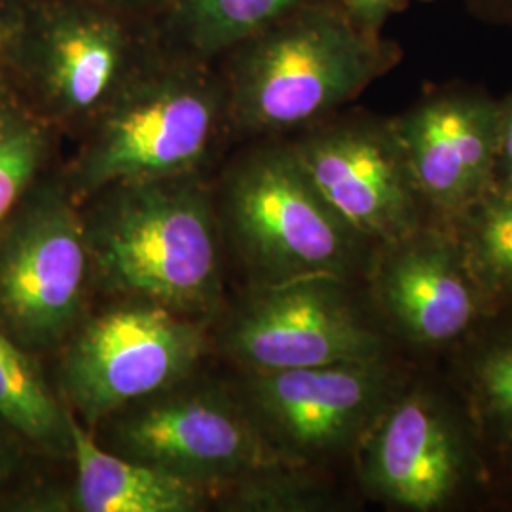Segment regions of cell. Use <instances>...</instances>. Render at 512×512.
Returning <instances> with one entry per match:
<instances>
[{
  "instance_id": "6da1fadb",
  "label": "cell",
  "mask_w": 512,
  "mask_h": 512,
  "mask_svg": "<svg viewBox=\"0 0 512 512\" xmlns=\"http://www.w3.org/2000/svg\"><path fill=\"white\" fill-rule=\"evenodd\" d=\"M84 203L92 277L105 289L186 317L219 310L220 217L200 173L112 184Z\"/></svg>"
},
{
  "instance_id": "7a4b0ae2",
  "label": "cell",
  "mask_w": 512,
  "mask_h": 512,
  "mask_svg": "<svg viewBox=\"0 0 512 512\" xmlns=\"http://www.w3.org/2000/svg\"><path fill=\"white\" fill-rule=\"evenodd\" d=\"M403 59L332 0H311L236 48L224 84L230 124L277 139L340 112Z\"/></svg>"
},
{
  "instance_id": "3957f363",
  "label": "cell",
  "mask_w": 512,
  "mask_h": 512,
  "mask_svg": "<svg viewBox=\"0 0 512 512\" xmlns=\"http://www.w3.org/2000/svg\"><path fill=\"white\" fill-rule=\"evenodd\" d=\"M359 492L395 512L492 505V452L444 370L418 363L359 444Z\"/></svg>"
},
{
  "instance_id": "277c9868",
  "label": "cell",
  "mask_w": 512,
  "mask_h": 512,
  "mask_svg": "<svg viewBox=\"0 0 512 512\" xmlns=\"http://www.w3.org/2000/svg\"><path fill=\"white\" fill-rule=\"evenodd\" d=\"M226 122V88L203 67L145 65L86 128L65 186L82 205L112 184L200 173Z\"/></svg>"
},
{
  "instance_id": "5b68a950",
  "label": "cell",
  "mask_w": 512,
  "mask_h": 512,
  "mask_svg": "<svg viewBox=\"0 0 512 512\" xmlns=\"http://www.w3.org/2000/svg\"><path fill=\"white\" fill-rule=\"evenodd\" d=\"M253 283L330 275L365 283L376 243L311 183L289 141L247 152L228 173L222 222Z\"/></svg>"
},
{
  "instance_id": "8992f818",
  "label": "cell",
  "mask_w": 512,
  "mask_h": 512,
  "mask_svg": "<svg viewBox=\"0 0 512 512\" xmlns=\"http://www.w3.org/2000/svg\"><path fill=\"white\" fill-rule=\"evenodd\" d=\"M224 348L245 372L404 353L372 308L365 285L330 275L253 283L226 327Z\"/></svg>"
},
{
  "instance_id": "52a82bcc",
  "label": "cell",
  "mask_w": 512,
  "mask_h": 512,
  "mask_svg": "<svg viewBox=\"0 0 512 512\" xmlns=\"http://www.w3.org/2000/svg\"><path fill=\"white\" fill-rule=\"evenodd\" d=\"M421 359L395 353L370 361L245 372L241 403L289 461L325 469L351 459Z\"/></svg>"
},
{
  "instance_id": "ba28073f",
  "label": "cell",
  "mask_w": 512,
  "mask_h": 512,
  "mask_svg": "<svg viewBox=\"0 0 512 512\" xmlns=\"http://www.w3.org/2000/svg\"><path fill=\"white\" fill-rule=\"evenodd\" d=\"M33 95V107L54 126H84L145 65L116 10L88 0H46L21 6L4 59Z\"/></svg>"
},
{
  "instance_id": "9c48e42d",
  "label": "cell",
  "mask_w": 512,
  "mask_h": 512,
  "mask_svg": "<svg viewBox=\"0 0 512 512\" xmlns=\"http://www.w3.org/2000/svg\"><path fill=\"white\" fill-rule=\"evenodd\" d=\"M205 346V319L126 298L74 332L61 363V385L82 423L97 425L184 382Z\"/></svg>"
},
{
  "instance_id": "30bf717a",
  "label": "cell",
  "mask_w": 512,
  "mask_h": 512,
  "mask_svg": "<svg viewBox=\"0 0 512 512\" xmlns=\"http://www.w3.org/2000/svg\"><path fill=\"white\" fill-rule=\"evenodd\" d=\"M25 202L0 238V327L18 344L50 348L82 317L92 258L65 184H46Z\"/></svg>"
},
{
  "instance_id": "8fae6325",
  "label": "cell",
  "mask_w": 512,
  "mask_h": 512,
  "mask_svg": "<svg viewBox=\"0 0 512 512\" xmlns=\"http://www.w3.org/2000/svg\"><path fill=\"white\" fill-rule=\"evenodd\" d=\"M103 423L109 429L105 448L205 488L236 478L241 482L289 461L262 435L245 404L213 389L173 385Z\"/></svg>"
},
{
  "instance_id": "7c38bea8",
  "label": "cell",
  "mask_w": 512,
  "mask_h": 512,
  "mask_svg": "<svg viewBox=\"0 0 512 512\" xmlns=\"http://www.w3.org/2000/svg\"><path fill=\"white\" fill-rule=\"evenodd\" d=\"M363 285L395 344L416 359L444 357L494 311L456 234L435 220L378 245Z\"/></svg>"
},
{
  "instance_id": "4fadbf2b",
  "label": "cell",
  "mask_w": 512,
  "mask_h": 512,
  "mask_svg": "<svg viewBox=\"0 0 512 512\" xmlns=\"http://www.w3.org/2000/svg\"><path fill=\"white\" fill-rule=\"evenodd\" d=\"M311 183L353 230L376 245L429 222L393 118L336 112L289 139Z\"/></svg>"
},
{
  "instance_id": "5bb4252c",
  "label": "cell",
  "mask_w": 512,
  "mask_h": 512,
  "mask_svg": "<svg viewBox=\"0 0 512 512\" xmlns=\"http://www.w3.org/2000/svg\"><path fill=\"white\" fill-rule=\"evenodd\" d=\"M391 118L429 219L448 226L495 183L499 99L490 93L437 86Z\"/></svg>"
},
{
  "instance_id": "9a60e30c",
  "label": "cell",
  "mask_w": 512,
  "mask_h": 512,
  "mask_svg": "<svg viewBox=\"0 0 512 512\" xmlns=\"http://www.w3.org/2000/svg\"><path fill=\"white\" fill-rule=\"evenodd\" d=\"M69 427L76 511L194 512L207 501L209 488L202 484L101 446L73 412H69Z\"/></svg>"
},
{
  "instance_id": "2e32d148",
  "label": "cell",
  "mask_w": 512,
  "mask_h": 512,
  "mask_svg": "<svg viewBox=\"0 0 512 512\" xmlns=\"http://www.w3.org/2000/svg\"><path fill=\"white\" fill-rule=\"evenodd\" d=\"M444 359L488 450L512 442V308L486 315Z\"/></svg>"
},
{
  "instance_id": "e0dca14e",
  "label": "cell",
  "mask_w": 512,
  "mask_h": 512,
  "mask_svg": "<svg viewBox=\"0 0 512 512\" xmlns=\"http://www.w3.org/2000/svg\"><path fill=\"white\" fill-rule=\"evenodd\" d=\"M448 228L490 306L512 308V181H495Z\"/></svg>"
},
{
  "instance_id": "ac0fdd59",
  "label": "cell",
  "mask_w": 512,
  "mask_h": 512,
  "mask_svg": "<svg viewBox=\"0 0 512 512\" xmlns=\"http://www.w3.org/2000/svg\"><path fill=\"white\" fill-rule=\"evenodd\" d=\"M0 420L52 452L71 454L69 410L46 385L33 359L0 327Z\"/></svg>"
},
{
  "instance_id": "d6986e66",
  "label": "cell",
  "mask_w": 512,
  "mask_h": 512,
  "mask_svg": "<svg viewBox=\"0 0 512 512\" xmlns=\"http://www.w3.org/2000/svg\"><path fill=\"white\" fill-rule=\"evenodd\" d=\"M52 124L0 82V226L14 215L48 160Z\"/></svg>"
},
{
  "instance_id": "ffe728a7",
  "label": "cell",
  "mask_w": 512,
  "mask_h": 512,
  "mask_svg": "<svg viewBox=\"0 0 512 512\" xmlns=\"http://www.w3.org/2000/svg\"><path fill=\"white\" fill-rule=\"evenodd\" d=\"M311 0H177V16L192 48L202 55L236 50L277 19Z\"/></svg>"
},
{
  "instance_id": "44dd1931",
  "label": "cell",
  "mask_w": 512,
  "mask_h": 512,
  "mask_svg": "<svg viewBox=\"0 0 512 512\" xmlns=\"http://www.w3.org/2000/svg\"><path fill=\"white\" fill-rule=\"evenodd\" d=\"M414 2H435V0H340L349 18L366 31L382 33L385 21L410 8Z\"/></svg>"
},
{
  "instance_id": "7402d4cb",
  "label": "cell",
  "mask_w": 512,
  "mask_h": 512,
  "mask_svg": "<svg viewBox=\"0 0 512 512\" xmlns=\"http://www.w3.org/2000/svg\"><path fill=\"white\" fill-rule=\"evenodd\" d=\"M495 181H512V93L499 99Z\"/></svg>"
},
{
  "instance_id": "603a6c76",
  "label": "cell",
  "mask_w": 512,
  "mask_h": 512,
  "mask_svg": "<svg viewBox=\"0 0 512 512\" xmlns=\"http://www.w3.org/2000/svg\"><path fill=\"white\" fill-rule=\"evenodd\" d=\"M492 507L512 511V442L492 452Z\"/></svg>"
},
{
  "instance_id": "cb8c5ba5",
  "label": "cell",
  "mask_w": 512,
  "mask_h": 512,
  "mask_svg": "<svg viewBox=\"0 0 512 512\" xmlns=\"http://www.w3.org/2000/svg\"><path fill=\"white\" fill-rule=\"evenodd\" d=\"M465 8L486 25L512 31V0H465Z\"/></svg>"
},
{
  "instance_id": "d4e9b609",
  "label": "cell",
  "mask_w": 512,
  "mask_h": 512,
  "mask_svg": "<svg viewBox=\"0 0 512 512\" xmlns=\"http://www.w3.org/2000/svg\"><path fill=\"white\" fill-rule=\"evenodd\" d=\"M19 18H21V4L16 0H0V65H4L6 54L10 50L12 38L16 35Z\"/></svg>"
},
{
  "instance_id": "484cf974",
  "label": "cell",
  "mask_w": 512,
  "mask_h": 512,
  "mask_svg": "<svg viewBox=\"0 0 512 512\" xmlns=\"http://www.w3.org/2000/svg\"><path fill=\"white\" fill-rule=\"evenodd\" d=\"M93 4H99V6H105L110 10H122V8H135V6H145L152 0H88Z\"/></svg>"
},
{
  "instance_id": "4316f807",
  "label": "cell",
  "mask_w": 512,
  "mask_h": 512,
  "mask_svg": "<svg viewBox=\"0 0 512 512\" xmlns=\"http://www.w3.org/2000/svg\"><path fill=\"white\" fill-rule=\"evenodd\" d=\"M4 475V465H2V458H0V478Z\"/></svg>"
}]
</instances>
